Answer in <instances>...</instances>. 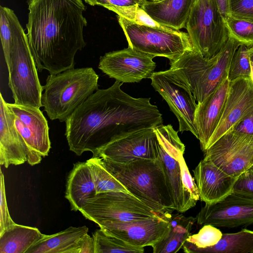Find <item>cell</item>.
<instances>
[{
  "label": "cell",
  "mask_w": 253,
  "mask_h": 253,
  "mask_svg": "<svg viewBox=\"0 0 253 253\" xmlns=\"http://www.w3.org/2000/svg\"><path fill=\"white\" fill-rule=\"evenodd\" d=\"M116 81L106 89H98L65 121V135L70 150L78 156L93 155L114 139L139 129L163 124L162 115L150 98H134Z\"/></svg>",
  "instance_id": "1"
},
{
  "label": "cell",
  "mask_w": 253,
  "mask_h": 253,
  "mask_svg": "<svg viewBox=\"0 0 253 253\" xmlns=\"http://www.w3.org/2000/svg\"><path fill=\"white\" fill-rule=\"evenodd\" d=\"M29 45L38 71L56 74L74 68L75 56L86 45L87 21L82 0H28Z\"/></svg>",
  "instance_id": "2"
},
{
  "label": "cell",
  "mask_w": 253,
  "mask_h": 253,
  "mask_svg": "<svg viewBox=\"0 0 253 253\" xmlns=\"http://www.w3.org/2000/svg\"><path fill=\"white\" fill-rule=\"evenodd\" d=\"M102 160L107 170L129 193L154 211L166 216L174 210L163 164L159 158L138 159L126 163Z\"/></svg>",
  "instance_id": "3"
},
{
  "label": "cell",
  "mask_w": 253,
  "mask_h": 253,
  "mask_svg": "<svg viewBox=\"0 0 253 253\" xmlns=\"http://www.w3.org/2000/svg\"><path fill=\"white\" fill-rule=\"evenodd\" d=\"M239 45L229 38L211 58L205 57L195 50L187 52L169 63V70L190 89L197 104H201L228 76L231 59Z\"/></svg>",
  "instance_id": "4"
},
{
  "label": "cell",
  "mask_w": 253,
  "mask_h": 253,
  "mask_svg": "<svg viewBox=\"0 0 253 253\" xmlns=\"http://www.w3.org/2000/svg\"><path fill=\"white\" fill-rule=\"evenodd\" d=\"M98 75L92 67L73 68L50 74L43 86L41 102L51 120L65 122L98 89Z\"/></svg>",
  "instance_id": "5"
},
{
  "label": "cell",
  "mask_w": 253,
  "mask_h": 253,
  "mask_svg": "<svg viewBox=\"0 0 253 253\" xmlns=\"http://www.w3.org/2000/svg\"><path fill=\"white\" fill-rule=\"evenodd\" d=\"M8 86L14 103L40 108L43 86L40 84L38 69L27 34L18 19L14 24L9 61L7 65Z\"/></svg>",
  "instance_id": "6"
},
{
  "label": "cell",
  "mask_w": 253,
  "mask_h": 253,
  "mask_svg": "<svg viewBox=\"0 0 253 253\" xmlns=\"http://www.w3.org/2000/svg\"><path fill=\"white\" fill-rule=\"evenodd\" d=\"M117 17L128 46L136 51L155 57H166L170 63L195 50L187 33L139 25L121 16Z\"/></svg>",
  "instance_id": "7"
},
{
  "label": "cell",
  "mask_w": 253,
  "mask_h": 253,
  "mask_svg": "<svg viewBox=\"0 0 253 253\" xmlns=\"http://www.w3.org/2000/svg\"><path fill=\"white\" fill-rule=\"evenodd\" d=\"M185 28L194 49L207 58L217 54L229 38L215 0H193Z\"/></svg>",
  "instance_id": "8"
},
{
  "label": "cell",
  "mask_w": 253,
  "mask_h": 253,
  "mask_svg": "<svg viewBox=\"0 0 253 253\" xmlns=\"http://www.w3.org/2000/svg\"><path fill=\"white\" fill-rule=\"evenodd\" d=\"M79 211L98 225L105 222L140 220L162 215L130 193L123 191L96 194L86 200Z\"/></svg>",
  "instance_id": "9"
},
{
  "label": "cell",
  "mask_w": 253,
  "mask_h": 253,
  "mask_svg": "<svg viewBox=\"0 0 253 253\" xmlns=\"http://www.w3.org/2000/svg\"><path fill=\"white\" fill-rule=\"evenodd\" d=\"M159 141V158L162 160L167 184L173 210L182 213L194 207L197 203L185 188L182 179L180 159L183 156L185 145L178 131L171 125L153 127Z\"/></svg>",
  "instance_id": "10"
},
{
  "label": "cell",
  "mask_w": 253,
  "mask_h": 253,
  "mask_svg": "<svg viewBox=\"0 0 253 253\" xmlns=\"http://www.w3.org/2000/svg\"><path fill=\"white\" fill-rule=\"evenodd\" d=\"M203 159L238 178L253 166V135L230 130L205 152Z\"/></svg>",
  "instance_id": "11"
},
{
  "label": "cell",
  "mask_w": 253,
  "mask_h": 253,
  "mask_svg": "<svg viewBox=\"0 0 253 253\" xmlns=\"http://www.w3.org/2000/svg\"><path fill=\"white\" fill-rule=\"evenodd\" d=\"M150 79L152 86L177 118L179 131H190L198 138L195 122L197 103L190 89L169 69L154 72Z\"/></svg>",
  "instance_id": "12"
},
{
  "label": "cell",
  "mask_w": 253,
  "mask_h": 253,
  "mask_svg": "<svg viewBox=\"0 0 253 253\" xmlns=\"http://www.w3.org/2000/svg\"><path fill=\"white\" fill-rule=\"evenodd\" d=\"M7 105L28 147L27 162L32 166L40 163L51 148L46 119L39 108L14 103H7Z\"/></svg>",
  "instance_id": "13"
},
{
  "label": "cell",
  "mask_w": 253,
  "mask_h": 253,
  "mask_svg": "<svg viewBox=\"0 0 253 253\" xmlns=\"http://www.w3.org/2000/svg\"><path fill=\"white\" fill-rule=\"evenodd\" d=\"M93 157L126 163L138 159L159 158V141L153 127L119 136L97 150Z\"/></svg>",
  "instance_id": "14"
},
{
  "label": "cell",
  "mask_w": 253,
  "mask_h": 253,
  "mask_svg": "<svg viewBox=\"0 0 253 253\" xmlns=\"http://www.w3.org/2000/svg\"><path fill=\"white\" fill-rule=\"evenodd\" d=\"M198 224L235 228L253 224V199L233 191L222 200L206 204L196 217Z\"/></svg>",
  "instance_id": "15"
},
{
  "label": "cell",
  "mask_w": 253,
  "mask_h": 253,
  "mask_svg": "<svg viewBox=\"0 0 253 253\" xmlns=\"http://www.w3.org/2000/svg\"><path fill=\"white\" fill-rule=\"evenodd\" d=\"M155 57L130 47L106 53L100 58L98 68L109 78L121 83L139 82L150 79L156 64Z\"/></svg>",
  "instance_id": "16"
},
{
  "label": "cell",
  "mask_w": 253,
  "mask_h": 253,
  "mask_svg": "<svg viewBox=\"0 0 253 253\" xmlns=\"http://www.w3.org/2000/svg\"><path fill=\"white\" fill-rule=\"evenodd\" d=\"M106 233L134 246H153L169 232L170 224L167 216L128 221H109L98 225Z\"/></svg>",
  "instance_id": "17"
},
{
  "label": "cell",
  "mask_w": 253,
  "mask_h": 253,
  "mask_svg": "<svg viewBox=\"0 0 253 253\" xmlns=\"http://www.w3.org/2000/svg\"><path fill=\"white\" fill-rule=\"evenodd\" d=\"M253 110V83L251 77L230 81L221 117L210 139L208 149Z\"/></svg>",
  "instance_id": "18"
},
{
  "label": "cell",
  "mask_w": 253,
  "mask_h": 253,
  "mask_svg": "<svg viewBox=\"0 0 253 253\" xmlns=\"http://www.w3.org/2000/svg\"><path fill=\"white\" fill-rule=\"evenodd\" d=\"M200 199L206 204L215 203L233 191L237 179L209 161L201 160L193 170Z\"/></svg>",
  "instance_id": "19"
},
{
  "label": "cell",
  "mask_w": 253,
  "mask_h": 253,
  "mask_svg": "<svg viewBox=\"0 0 253 253\" xmlns=\"http://www.w3.org/2000/svg\"><path fill=\"white\" fill-rule=\"evenodd\" d=\"M230 84L227 76L201 104H197L195 122L198 133L197 139L204 152L221 117Z\"/></svg>",
  "instance_id": "20"
},
{
  "label": "cell",
  "mask_w": 253,
  "mask_h": 253,
  "mask_svg": "<svg viewBox=\"0 0 253 253\" xmlns=\"http://www.w3.org/2000/svg\"><path fill=\"white\" fill-rule=\"evenodd\" d=\"M28 147L16 129L13 114L0 94V164L7 168L27 161Z\"/></svg>",
  "instance_id": "21"
},
{
  "label": "cell",
  "mask_w": 253,
  "mask_h": 253,
  "mask_svg": "<svg viewBox=\"0 0 253 253\" xmlns=\"http://www.w3.org/2000/svg\"><path fill=\"white\" fill-rule=\"evenodd\" d=\"M193 0L146 1L142 8L155 21L175 30L185 28Z\"/></svg>",
  "instance_id": "22"
},
{
  "label": "cell",
  "mask_w": 253,
  "mask_h": 253,
  "mask_svg": "<svg viewBox=\"0 0 253 253\" xmlns=\"http://www.w3.org/2000/svg\"><path fill=\"white\" fill-rule=\"evenodd\" d=\"M88 228L86 226H70L58 233L43 234L26 253H79V241Z\"/></svg>",
  "instance_id": "23"
},
{
  "label": "cell",
  "mask_w": 253,
  "mask_h": 253,
  "mask_svg": "<svg viewBox=\"0 0 253 253\" xmlns=\"http://www.w3.org/2000/svg\"><path fill=\"white\" fill-rule=\"evenodd\" d=\"M96 194L95 186L87 162L74 164L67 177L65 196L71 210L80 211L85 201Z\"/></svg>",
  "instance_id": "24"
},
{
  "label": "cell",
  "mask_w": 253,
  "mask_h": 253,
  "mask_svg": "<svg viewBox=\"0 0 253 253\" xmlns=\"http://www.w3.org/2000/svg\"><path fill=\"white\" fill-rule=\"evenodd\" d=\"M182 248L186 253H253V231L244 229L223 234L218 242L210 247L199 248L185 241Z\"/></svg>",
  "instance_id": "25"
},
{
  "label": "cell",
  "mask_w": 253,
  "mask_h": 253,
  "mask_svg": "<svg viewBox=\"0 0 253 253\" xmlns=\"http://www.w3.org/2000/svg\"><path fill=\"white\" fill-rule=\"evenodd\" d=\"M170 224L169 232L152 246L153 253H175L182 247L190 232L196 218H187L182 215H166Z\"/></svg>",
  "instance_id": "26"
},
{
  "label": "cell",
  "mask_w": 253,
  "mask_h": 253,
  "mask_svg": "<svg viewBox=\"0 0 253 253\" xmlns=\"http://www.w3.org/2000/svg\"><path fill=\"white\" fill-rule=\"evenodd\" d=\"M42 235L37 228L16 223L0 234V253H26Z\"/></svg>",
  "instance_id": "27"
},
{
  "label": "cell",
  "mask_w": 253,
  "mask_h": 253,
  "mask_svg": "<svg viewBox=\"0 0 253 253\" xmlns=\"http://www.w3.org/2000/svg\"><path fill=\"white\" fill-rule=\"evenodd\" d=\"M86 162L90 169L96 194L108 191L129 193L126 188L107 170L101 158L92 157Z\"/></svg>",
  "instance_id": "28"
},
{
  "label": "cell",
  "mask_w": 253,
  "mask_h": 253,
  "mask_svg": "<svg viewBox=\"0 0 253 253\" xmlns=\"http://www.w3.org/2000/svg\"><path fill=\"white\" fill-rule=\"evenodd\" d=\"M92 237L95 253H143L144 251V248L130 245L100 228L92 234Z\"/></svg>",
  "instance_id": "29"
},
{
  "label": "cell",
  "mask_w": 253,
  "mask_h": 253,
  "mask_svg": "<svg viewBox=\"0 0 253 253\" xmlns=\"http://www.w3.org/2000/svg\"><path fill=\"white\" fill-rule=\"evenodd\" d=\"M224 21L229 38L240 44L253 46V19L228 15Z\"/></svg>",
  "instance_id": "30"
},
{
  "label": "cell",
  "mask_w": 253,
  "mask_h": 253,
  "mask_svg": "<svg viewBox=\"0 0 253 253\" xmlns=\"http://www.w3.org/2000/svg\"><path fill=\"white\" fill-rule=\"evenodd\" d=\"M103 7L115 12L118 16L139 25L150 26L168 31L174 30L163 26L155 21L142 8L141 6L138 4L126 6L108 4L104 5Z\"/></svg>",
  "instance_id": "31"
},
{
  "label": "cell",
  "mask_w": 253,
  "mask_h": 253,
  "mask_svg": "<svg viewBox=\"0 0 253 253\" xmlns=\"http://www.w3.org/2000/svg\"><path fill=\"white\" fill-rule=\"evenodd\" d=\"M17 16L12 9L0 6V40L4 56L7 65L12 44L14 24Z\"/></svg>",
  "instance_id": "32"
},
{
  "label": "cell",
  "mask_w": 253,
  "mask_h": 253,
  "mask_svg": "<svg viewBox=\"0 0 253 253\" xmlns=\"http://www.w3.org/2000/svg\"><path fill=\"white\" fill-rule=\"evenodd\" d=\"M249 47L240 44L235 51L228 68V78L230 81L241 77H251Z\"/></svg>",
  "instance_id": "33"
},
{
  "label": "cell",
  "mask_w": 253,
  "mask_h": 253,
  "mask_svg": "<svg viewBox=\"0 0 253 253\" xmlns=\"http://www.w3.org/2000/svg\"><path fill=\"white\" fill-rule=\"evenodd\" d=\"M222 234L216 227L206 224L203 225L197 234L189 235L186 241L197 248H205L216 245L221 239Z\"/></svg>",
  "instance_id": "34"
},
{
  "label": "cell",
  "mask_w": 253,
  "mask_h": 253,
  "mask_svg": "<svg viewBox=\"0 0 253 253\" xmlns=\"http://www.w3.org/2000/svg\"><path fill=\"white\" fill-rule=\"evenodd\" d=\"M0 234L5 230L9 228L16 223L11 218L7 205L4 178L3 174L0 169Z\"/></svg>",
  "instance_id": "35"
},
{
  "label": "cell",
  "mask_w": 253,
  "mask_h": 253,
  "mask_svg": "<svg viewBox=\"0 0 253 253\" xmlns=\"http://www.w3.org/2000/svg\"><path fill=\"white\" fill-rule=\"evenodd\" d=\"M230 15L253 19V0H229Z\"/></svg>",
  "instance_id": "36"
},
{
  "label": "cell",
  "mask_w": 253,
  "mask_h": 253,
  "mask_svg": "<svg viewBox=\"0 0 253 253\" xmlns=\"http://www.w3.org/2000/svg\"><path fill=\"white\" fill-rule=\"evenodd\" d=\"M233 191L253 199V166L237 178Z\"/></svg>",
  "instance_id": "37"
},
{
  "label": "cell",
  "mask_w": 253,
  "mask_h": 253,
  "mask_svg": "<svg viewBox=\"0 0 253 253\" xmlns=\"http://www.w3.org/2000/svg\"><path fill=\"white\" fill-rule=\"evenodd\" d=\"M180 165L183 185L190 192L193 199L197 202L200 200L198 189L194 178L191 175L183 156L181 157L180 159Z\"/></svg>",
  "instance_id": "38"
},
{
  "label": "cell",
  "mask_w": 253,
  "mask_h": 253,
  "mask_svg": "<svg viewBox=\"0 0 253 253\" xmlns=\"http://www.w3.org/2000/svg\"><path fill=\"white\" fill-rule=\"evenodd\" d=\"M148 0H84L89 5L104 6L105 5L112 4L120 6H126L138 4L143 5Z\"/></svg>",
  "instance_id": "39"
},
{
  "label": "cell",
  "mask_w": 253,
  "mask_h": 253,
  "mask_svg": "<svg viewBox=\"0 0 253 253\" xmlns=\"http://www.w3.org/2000/svg\"><path fill=\"white\" fill-rule=\"evenodd\" d=\"M232 129L240 133L253 135V110L243 118Z\"/></svg>",
  "instance_id": "40"
},
{
  "label": "cell",
  "mask_w": 253,
  "mask_h": 253,
  "mask_svg": "<svg viewBox=\"0 0 253 253\" xmlns=\"http://www.w3.org/2000/svg\"><path fill=\"white\" fill-rule=\"evenodd\" d=\"M79 253H95L93 238L88 233L85 234L79 241Z\"/></svg>",
  "instance_id": "41"
},
{
  "label": "cell",
  "mask_w": 253,
  "mask_h": 253,
  "mask_svg": "<svg viewBox=\"0 0 253 253\" xmlns=\"http://www.w3.org/2000/svg\"><path fill=\"white\" fill-rule=\"evenodd\" d=\"M215 1L224 18L230 15L229 0H215Z\"/></svg>",
  "instance_id": "42"
},
{
  "label": "cell",
  "mask_w": 253,
  "mask_h": 253,
  "mask_svg": "<svg viewBox=\"0 0 253 253\" xmlns=\"http://www.w3.org/2000/svg\"><path fill=\"white\" fill-rule=\"evenodd\" d=\"M249 53L250 61L253 63V46L249 47Z\"/></svg>",
  "instance_id": "43"
},
{
  "label": "cell",
  "mask_w": 253,
  "mask_h": 253,
  "mask_svg": "<svg viewBox=\"0 0 253 253\" xmlns=\"http://www.w3.org/2000/svg\"><path fill=\"white\" fill-rule=\"evenodd\" d=\"M251 79L253 83V63H252V62H251Z\"/></svg>",
  "instance_id": "44"
},
{
  "label": "cell",
  "mask_w": 253,
  "mask_h": 253,
  "mask_svg": "<svg viewBox=\"0 0 253 253\" xmlns=\"http://www.w3.org/2000/svg\"><path fill=\"white\" fill-rule=\"evenodd\" d=\"M152 1H161V0H152Z\"/></svg>",
  "instance_id": "45"
}]
</instances>
